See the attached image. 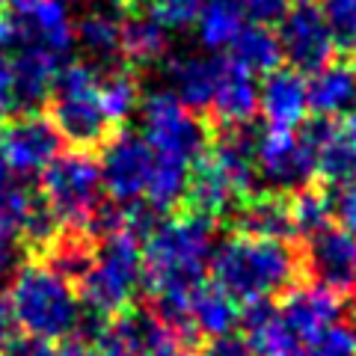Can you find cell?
<instances>
[{
  "label": "cell",
  "mask_w": 356,
  "mask_h": 356,
  "mask_svg": "<svg viewBox=\"0 0 356 356\" xmlns=\"http://www.w3.org/2000/svg\"><path fill=\"white\" fill-rule=\"evenodd\" d=\"M57 356H98V350L86 339H69L63 348H57Z\"/></svg>",
  "instance_id": "42"
},
{
  "label": "cell",
  "mask_w": 356,
  "mask_h": 356,
  "mask_svg": "<svg viewBox=\"0 0 356 356\" xmlns=\"http://www.w3.org/2000/svg\"><path fill=\"white\" fill-rule=\"evenodd\" d=\"M255 172L270 187L267 191H300L315 175V152L303 131H273L267 128L252 140Z\"/></svg>",
  "instance_id": "12"
},
{
  "label": "cell",
  "mask_w": 356,
  "mask_h": 356,
  "mask_svg": "<svg viewBox=\"0 0 356 356\" xmlns=\"http://www.w3.org/2000/svg\"><path fill=\"white\" fill-rule=\"evenodd\" d=\"M208 113L217 119V125L226 128H247L252 116L259 113V77L247 72L235 60H220L217 89L211 98Z\"/></svg>",
  "instance_id": "19"
},
{
  "label": "cell",
  "mask_w": 356,
  "mask_h": 356,
  "mask_svg": "<svg viewBox=\"0 0 356 356\" xmlns=\"http://www.w3.org/2000/svg\"><path fill=\"white\" fill-rule=\"evenodd\" d=\"M205 356H259L252 350V344L247 341V336H238V332H229V336H217L208 341Z\"/></svg>",
  "instance_id": "38"
},
{
  "label": "cell",
  "mask_w": 356,
  "mask_h": 356,
  "mask_svg": "<svg viewBox=\"0 0 356 356\" xmlns=\"http://www.w3.org/2000/svg\"><path fill=\"white\" fill-rule=\"evenodd\" d=\"M102 72L92 63H69L57 74L51 92V122L60 131L63 140H69L74 149H92L107 143L110 119L102 107L98 95Z\"/></svg>",
  "instance_id": "6"
},
{
  "label": "cell",
  "mask_w": 356,
  "mask_h": 356,
  "mask_svg": "<svg viewBox=\"0 0 356 356\" xmlns=\"http://www.w3.org/2000/svg\"><path fill=\"white\" fill-rule=\"evenodd\" d=\"M306 267L315 282L348 294L356 285V235L341 226H327L324 232H318L315 238H309Z\"/></svg>",
  "instance_id": "17"
},
{
  "label": "cell",
  "mask_w": 356,
  "mask_h": 356,
  "mask_svg": "<svg viewBox=\"0 0 356 356\" xmlns=\"http://www.w3.org/2000/svg\"><path fill=\"white\" fill-rule=\"evenodd\" d=\"M291 220L297 238H315L318 232L332 226V199L324 187L306 184L291 196Z\"/></svg>",
  "instance_id": "32"
},
{
  "label": "cell",
  "mask_w": 356,
  "mask_h": 356,
  "mask_svg": "<svg viewBox=\"0 0 356 356\" xmlns=\"http://www.w3.org/2000/svg\"><path fill=\"white\" fill-rule=\"evenodd\" d=\"M309 81V107L318 119H336L350 113L356 104V63L353 60H330L312 72Z\"/></svg>",
  "instance_id": "21"
},
{
  "label": "cell",
  "mask_w": 356,
  "mask_h": 356,
  "mask_svg": "<svg viewBox=\"0 0 356 356\" xmlns=\"http://www.w3.org/2000/svg\"><path fill=\"white\" fill-rule=\"evenodd\" d=\"M175 336L154 312L125 309L119 315L102 321L92 336V348L98 356H172L181 348Z\"/></svg>",
  "instance_id": "11"
},
{
  "label": "cell",
  "mask_w": 356,
  "mask_h": 356,
  "mask_svg": "<svg viewBox=\"0 0 356 356\" xmlns=\"http://www.w3.org/2000/svg\"><path fill=\"white\" fill-rule=\"evenodd\" d=\"M241 232L273 241H294V220H291V199L280 191L250 193L238 208Z\"/></svg>",
  "instance_id": "23"
},
{
  "label": "cell",
  "mask_w": 356,
  "mask_h": 356,
  "mask_svg": "<svg viewBox=\"0 0 356 356\" xmlns=\"http://www.w3.org/2000/svg\"><path fill=\"white\" fill-rule=\"evenodd\" d=\"M282 356H303V348H300V350H291V353H282Z\"/></svg>",
  "instance_id": "45"
},
{
  "label": "cell",
  "mask_w": 356,
  "mask_h": 356,
  "mask_svg": "<svg viewBox=\"0 0 356 356\" xmlns=\"http://www.w3.org/2000/svg\"><path fill=\"white\" fill-rule=\"evenodd\" d=\"M205 0H146V13L166 33H184L196 27Z\"/></svg>",
  "instance_id": "33"
},
{
  "label": "cell",
  "mask_w": 356,
  "mask_h": 356,
  "mask_svg": "<svg viewBox=\"0 0 356 356\" xmlns=\"http://www.w3.org/2000/svg\"><path fill=\"white\" fill-rule=\"evenodd\" d=\"M166 33L146 9H125L122 24V57L131 65H154L166 54Z\"/></svg>",
  "instance_id": "29"
},
{
  "label": "cell",
  "mask_w": 356,
  "mask_h": 356,
  "mask_svg": "<svg viewBox=\"0 0 356 356\" xmlns=\"http://www.w3.org/2000/svg\"><path fill=\"white\" fill-rule=\"evenodd\" d=\"M172 356H193V353H181V350H178V353H172Z\"/></svg>",
  "instance_id": "49"
},
{
  "label": "cell",
  "mask_w": 356,
  "mask_h": 356,
  "mask_svg": "<svg viewBox=\"0 0 356 356\" xmlns=\"http://www.w3.org/2000/svg\"><path fill=\"white\" fill-rule=\"evenodd\" d=\"M243 3H247V18L252 24L270 27L273 21H280L288 13L291 0H243Z\"/></svg>",
  "instance_id": "37"
},
{
  "label": "cell",
  "mask_w": 356,
  "mask_h": 356,
  "mask_svg": "<svg viewBox=\"0 0 356 356\" xmlns=\"http://www.w3.org/2000/svg\"><path fill=\"white\" fill-rule=\"evenodd\" d=\"M154 226L137 205L125 208L122 226L98 238L92 261L81 276V294L92 315L113 318L131 309L143 285V238Z\"/></svg>",
  "instance_id": "3"
},
{
  "label": "cell",
  "mask_w": 356,
  "mask_h": 356,
  "mask_svg": "<svg viewBox=\"0 0 356 356\" xmlns=\"http://www.w3.org/2000/svg\"><path fill=\"white\" fill-rule=\"evenodd\" d=\"M0 356H57V348H54L51 341H44L39 336H27V332H21V336H13Z\"/></svg>",
  "instance_id": "36"
},
{
  "label": "cell",
  "mask_w": 356,
  "mask_h": 356,
  "mask_svg": "<svg viewBox=\"0 0 356 356\" xmlns=\"http://www.w3.org/2000/svg\"><path fill=\"white\" fill-rule=\"evenodd\" d=\"M9 315L27 332L44 341L69 339L81 330L83 306L74 285L48 261L21 264L9 282Z\"/></svg>",
  "instance_id": "5"
},
{
  "label": "cell",
  "mask_w": 356,
  "mask_h": 356,
  "mask_svg": "<svg viewBox=\"0 0 356 356\" xmlns=\"http://www.w3.org/2000/svg\"><path fill=\"white\" fill-rule=\"evenodd\" d=\"M98 95H102V107L110 119V125H122L128 116H134L143 104V92H140V81L131 69H110L102 74L98 83Z\"/></svg>",
  "instance_id": "31"
},
{
  "label": "cell",
  "mask_w": 356,
  "mask_h": 356,
  "mask_svg": "<svg viewBox=\"0 0 356 356\" xmlns=\"http://www.w3.org/2000/svg\"><path fill=\"white\" fill-rule=\"evenodd\" d=\"M18 267L21 264H18V243H15V238H9V235L0 232V288L13 282Z\"/></svg>",
  "instance_id": "40"
},
{
  "label": "cell",
  "mask_w": 356,
  "mask_h": 356,
  "mask_svg": "<svg viewBox=\"0 0 356 356\" xmlns=\"http://www.w3.org/2000/svg\"><path fill=\"white\" fill-rule=\"evenodd\" d=\"M220 60L222 57H199V54H184L175 57L166 65V77H170V92L191 110H208L211 98L217 89L220 77Z\"/></svg>",
  "instance_id": "22"
},
{
  "label": "cell",
  "mask_w": 356,
  "mask_h": 356,
  "mask_svg": "<svg viewBox=\"0 0 356 356\" xmlns=\"http://www.w3.org/2000/svg\"><path fill=\"white\" fill-rule=\"evenodd\" d=\"M143 140L149 143L152 154L158 161L196 166V161L208 149V125L196 116V110L184 107L170 89L152 92L143 98Z\"/></svg>",
  "instance_id": "8"
},
{
  "label": "cell",
  "mask_w": 356,
  "mask_h": 356,
  "mask_svg": "<svg viewBox=\"0 0 356 356\" xmlns=\"http://www.w3.org/2000/svg\"><path fill=\"white\" fill-rule=\"evenodd\" d=\"M303 356H356V339L350 327L332 324L303 341Z\"/></svg>",
  "instance_id": "35"
},
{
  "label": "cell",
  "mask_w": 356,
  "mask_h": 356,
  "mask_svg": "<svg viewBox=\"0 0 356 356\" xmlns=\"http://www.w3.org/2000/svg\"><path fill=\"white\" fill-rule=\"evenodd\" d=\"M315 152V172L332 187L356 184V113L315 119L303 128Z\"/></svg>",
  "instance_id": "14"
},
{
  "label": "cell",
  "mask_w": 356,
  "mask_h": 356,
  "mask_svg": "<svg viewBox=\"0 0 356 356\" xmlns=\"http://www.w3.org/2000/svg\"><path fill=\"white\" fill-rule=\"evenodd\" d=\"M350 332H353V339H356V312H353V327H350Z\"/></svg>",
  "instance_id": "46"
},
{
  "label": "cell",
  "mask_w": 356,
  "mask_h": 356,
  "mask_svg": "<svg viewBox=\"0 0 356 356\" xmlns=\"http://www.w3.org/2000/svg\"><path fill=\"white\" fill-rule=\"evenodd\" d=\"M318 6L336 33L339 48L356 51V0H318Z\"/></svg>",
  "instance_id": "34"
},
{
  "label": "cell",
  "mask_w": 356,
  "mask_h": 356,
  "mask_svg": "<svg viewBox=\"0 0 356 356\" xmlns=\"http://www.w3.org/2000/svg\"><path fill=\"white\" fill-rule=\"evenodd\" d=\"M214 220L181 211L158 220L143 238V285L154 297L187 300L205 282L214 255Z\"/></svg>",
  "instance_id": "1"
},
{
  "label": "cell",
  "mask_w": 356,
  "mask_h": 356,
  "mask_svg": "<svg viewBox=\"0 0 356 356\" xmlns=\"http://www.w3.org/2000/svg\"><path fill=\"white\" fill-rule=\"evenodd\" d=\"M13 327H15V321L9 315V306L0 300V350H3V344L13 339Z\"/></svg>",
  "instance_id": "43"
},
{
  "label": "cell",
  "mask_w": 356,
  "mask_h": 356,
  "mask_svg": "<svg viewBox=\"0 0 356 356\" xmlns=\"http://www.w3.org/2000/svg\"><path fill=\"white\" fill-rule=\"evenodd\" d=\"M0 172H6V163H3V154H0Z\"/></svg>",
  "instance_id": "47"
},
{
  "label": "cell",
  "mask_w": 356,
  "mask_h": 356,
  "mask_svg": "<svg viewBox=\"0 0 356 356\" xmlns=\"http://www.w3.org/2000/svg\"><path fill=\"white\" fill-rule=\"evenodd\" d=\"M259 113L273 131H297L306 125L312 113L309 107V81L303 72L291 65H280L264 74L259 83Z\"/></svg>",
  "instance_id": "15"
},
{
  "label": "cell",
  "mask_w": 356,
  "mask_h": 356,
  "mask_svg": "<svg viewBox=\"0 0 356 356\" xmlns=\"http://www.w3.org/2000/svg\"><path fill=\"white\" fill-rule=\"evenodd\" d=\"M122 24H125V6L110 3L95 6L74 24V42L95 60H113L122 51Z\"/></svg>",
  "instance_id": "25"
},
{
  "label": "cell",
  "mask_w": 356,
  "mask_h": 356,
  "mask_svg": "<svg viewBox=\"0 0 356 356\" xmlns=\"http://www.w3.org/2000/svg\"><path fill=\"white\" fill-rule=\"evenodd\" d=\"M44 211L42 196L24 184V178L0 172V232L9 238H27L30 226Z\"/></svg>",
  "instance_id": "28"
},
{
  "label": "cell",
  "mask_w": 356,
  "mask_h": 356,
  "mask_svg": "<svg viewBox=\"0 0 356 356\" xmlns=\"http://www.w3.org/2000/svg\"><path fill=\"white\" fill-rule=\"evenodd\" d=\"M18 44V30H15V21L0 15V57H6V54H13Z\"/></svg>",
  "instance_id": "41"
},
{
  "label": "cell",
  "mask_w": 356,
  "mask_h": 356,
  "mask_svg": "<svg viewBox=\"0 0 356 356\" xmlns=\"http://www.w3.org/2000/svg\"><path fill=\"white\" fill-rule=\"evenodd\" d=\"M9 3H13V6H21V3H27V0H9Z\"/></svg>",
  "instance_id": "48"
},
{
  "label": "cell",
  "mask_w": 356,
  "mask_h": 356,
  "mask_svg": "<svg viewBox=\"0 0 356 356\" xmlns=\"http://www.w3.org/2000/svg\"><path fill=\"white\" fill-rule=\"evenodd\" d=\"M18 42L65 57L74 44V21L63 0H27L15 6Z\"/></svg>",
  "instance_id": "18"
},
{
  "label": "cell",
  "mask_w": 356,
  "mask_h": 356,
  "mask_svg": "<svg viewBox=\"0 0 356 356\" xmlns=\"http://www.w3.org/2000/svg\"><path fill=\"white\" fill-rule=\"evenodd\" d=\"M243 24H250L243 0H205L196 21V36L205 51L222 54L229 51V44L235 42Z\"/></svg>",
  "instance_id": "27"
},
{
  "label": "cell",
  "mask_w": 356,
  "mask_h": 356,
  "mask_svg": "<svg viewBox=\"0 0 356 356\" xmlns=\"http://www.w3.org/2000/svg\"><path fill=\"white\" fill-rule=\"evenodd\" d=\"M285 321V327L291 330V336L300 341H309L312 336H318L321 330H327L332 324H341L344 315V294L332 291V288L312 282V285H300L285 291L282 303L276 306Z\"/></svg>",
  "instance_id": "16"
},
{
  "label": "cell",
  "mask_w": 356,
  "mask_h": 356,
  "mask_svg": "<svg viewBox=\"0 0 356 356\" xmlns=\"http://www.w3.org/2000/svg\"><path fill=\"white\" fill-rule=\"evenodd\" d=\"M332 214L339 217L341 229H348L350 235H356V184L341 187L336 202H332Z\"/></svg>",
  "instance_id": "39"
},
{
  "label": "cell",
  "mask_w": 356,
  "mask_h": 356,
  "mask_svg": "<svg viewBox=\"0 0 356 356\" xmlns=\"http://www.w3.org/2000/svg\"><path fill=\"white\" fill-rule=\"evenodd\" d=\"M125 9H143V0H119Z\"/></svg>",
  "instance_id": "44"
},
{
  "label": "cell",
  "mask_w": 356,
  "mask_h": 356,
  "mask_svg": "<svg viewBox=\"0 0 356 356\" xmlns=\"http://www.w3.org/2000/svg\"><path fill=\"white\" fill-rule=\"evenodd\" d=\"M102 170L86 149L57 154L42 172V202L60 222V229H92L102 211Z\"/></svg>",
  "instance_id": "7"
},
{
  "label": "cell",
  "mask_w": 356,
  "mask_h": 356,
  "mask_svg": "<svg viewBox=\"0 0 356 356\" xmlns=\"http://www.w3.org/2000/svg\"><path fill=\"white\" fill-rule=\"evenodd\" d=\"M60 60L57 54L36 48V44H24L18 42L13 57V89H15V107L21 110H30L42 104L44 98H51L54 92V83H57V74H60Z\"/></svg>",
  "instance_id": "20"
},
{
  "label": "cell",
  "mask_w": 356,
  "mask_h": 356,
  "mask_svg": "<svg viewBox=\"0 0 356 356\" xmlns=\"http://www.w3.org/2000/svg\"><path fill=\"white\" fill-rule=\"evenodd\" d=\"M214 282L238 303H259L291 291L300 276V255L291 241L232 232L211 255Z\"/></svg>",
  "instance_id": "2"
},
{
  "label": "cell",
  "mask_w": 356,
  "mask_h": 356,
  "mask_svg": "<svg viewBox=\"0 0 356 356\" xmlns=\"http://www.w3.org/2000/svg\"><path fill=\"white\" fill-rule=\"evenodd\" d=\"M60 131L54 128L51 116L24 110L0 131V154L6 170L18 178L42 175L60 154Z\"/></svg>",
  "instance_id": "13"
},
{
  "label": "cell",
  "mask_w": 356,
  "mask_h": 356,
  "mask_svg": "<svg viewBox=\"0 0 356 356\" xmlns=\"http://www.w3.org/2000/svg\"><path fill=\"white\" fill-rule=\"evenodd\" d=\"M152 166L154 154L140 131L122 128L113 137H107L104 152L98 158V170H102V187L110 202L119 208L143 202L152 181Z\"/></svg>",
  "instance_id": "9"
},
{
  "label": "cell",
  "mask_w": 356,
  "mask_h": 356,
  "mask_svg": "<svg viewBox=\"0 0 356 356\" xmlns=\"http://www.w3.org/2000/svg\"><path fill=\"white\" fill-rule=\"evenodd\" d=\"M276 36L282 44V60L303 74L318 72L321 65L336 60L339 42L321 13L318 0H291L288 13L280 18Z\"/></svg>",
  "instance_id": "10"
},
{
  "label": "cell",
  "mask_w": 356,
  "mask_h": 356,
  "mask_svg": "<svg viewBox=\"0 0 356 356\" xmlns=\"http://www.w3.org/2000/svg\"><path fill=\"white\" fill-rule=\"evenodd\" d=\"M241 324L247 330V341L252 344V350L259 356H282V353L300 350V341L285 327L280 309L270 306L267 300L247 303V309L241 315Z\"/></svg>",
  "instance_id": "26"
},
{
  "label": "cell",
  "mask_w": 356,
  "mask_h": 356,
  "mask_svg": "<svg viewBox=\"0 0 356 356\" xmlns=\"http://www.w3.org/2000/svg\"><path fill=\"white\" fill-rule=\"evenodd\" d=\"M229 60H235L238 65H243L247 72H252L255 77L259 74H270L273 69H280L282 63V44L280 36L264 27V24H243V30L235 36V42L229 44L226 51Z\"/></svg>",
  "instance_id": "30"
},
{
  "label": "cell",
  "mask_w": 356,
  "mask_h": 356,
  "mask_svg": "<svg viewBox=\"0 0 356 356\" xmlns=\"http://www.w3.org/2000/svg\"><path fill=\"white\" fill-rule=\"evenodd\" d=\"M255 161L247 128H226L208 143L205 154L196 161L187 184V205L193 214L220 220L238 211L250 193H255Z\"/></svg>",
  "instance_id": "4"
},
{
  "label": "cell",
  "mask_w": 356,
  "mask_h": 356,
  "mask_svg": "<svg viewBox=\"0 0 356 356\" xmlns=\"http://www.w3.org/2000/svg\"><path fill=\"white\" fill-rule=\"evenodd\" d=\"M187 318H191L196 336L217 339L235 332L241 312H238V300L229 297L217 282H202L187 297Z\"/></svg>",
  "instance_id": "24"
}]
</instances>
